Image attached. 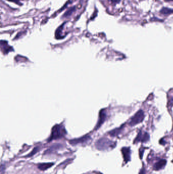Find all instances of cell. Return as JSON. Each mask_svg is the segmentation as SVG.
<instances>
[{
    "mask_svg": "<svg viewBox=\"0 0 173 174\" xmlns=\"http://www.w3.org/2000/svg\"><path fill=\"white\" fill-rule=\"evenodd\" d=\"M109 1L111 2L112 3L116 4L119 3L120 0H109Z\"/></svg>",
    "mask_w": 173,
    "mask_h": 174,
    "instance_id": "13",
    "label": "cell"
},
{
    "mask_svg": "<svg viewBox=\"0 0 173 174\" xmlns=\"http://www.w3.org/2000/svg\"><path fill=\"white\" fill-rule=\"evenodd\" d=\"M145 116L144 113L142 110H139L137 113L132 117L129 122V125L131 126H134V125L141 123L144 119Z\"/></svg>",
    "mask_w": 173,
    "mask_h": 174,
    "instance_id": "2",
    "label": "cell"
},
{
    "mask_svg": "<svg viewBox=\"0 0 173 174\" xmlns=\"http://www.w3.org/2000/svg\"><path fill=\"white\" fill-rule=\"evenodd\" d=\"M76 10V6H74V7H71L70 8H69L65 13L64 15H63V18H69V16L72 15V14Z\"/></svg>",
    "mask_w": 173,
    "mask_h": 174,
    "instance_id": "8",
    "label": "cell"
},
{
    "mask_svg": "<svg viewBox=\"0 0 173 174\" xmlns=\"http://www.w3.org/2000/svg\"><path fill=\"white\" fill-rule=\"evenodd\" d=\"M66 134L65 130L59 126H56L53 128L51 134V137H50L48 141H51L53 139L61 138L63 137Z\"/></svg>",
    "mask_w": 173,
    "mask_h": 174,
    "instance_id": "1",
    "label": "cell"
},
{
    "mask_svg": "<svg viewBox=\"0 0 173 174\" xmlns=\"http://www.w3.org/2000/svg\"><path fill=\"white\" fill-rule=\"evenodd\" d=\"M39 150H40V149H39V147H35L33 149V150L26 157H32V156H33L36 153H37L39 151Z\"/></svg>",
    "mask_w": 173,
    "mask_h": 174,
    "instance_id": "11",
    "label": "cell"
},
{
    "mask_svg": "<svg viewBox=\"0 0 173 174\" xmlns=\"http://www.w3.org/2000/svg\"><path fill=\"white\" fill-rule=\"evenodd\" d=\"M160 13L161 14H164L165 15H168L173 13V9L166 8V7H163L162 9L160 10Z\"/></svg>",
    "mask_w": 173,
    "mask_h": 174,
    "instance_id": "9",
    "label": "cell"
},
{
    "mask_svg": "<svg viewBox=\"0 0 173 174\" xmlns=\"http://www.w3.org/2000/svg\"><path fill=\"white\" fill-rule=\"evenodd\" d=\"M10 1H12V2H14V3H15L17 4L18 5H21L22 4H21V3L20 2V0H9Z\"/></svg>",
    "mask_w": 173,
    "mask_h": 174,
    "instance_id": "12",
    "label": "cell"
},
{
    "mask_svg": "<svg viewBox=\"0 0 173 174\" xmlns=\"http://www.w3.org/2000/svg\"><path fill=\"white\" fill-rule=\"evenodd\" d=\"M166 163V160H161L160 162H158L157 164H156V165H154V169L156 170H159V169L162 168L165 165Z\"/></svg>",
    "mask_w": 173,
    "mask_h": 174,
    "instance_id": "10",
    "label": "cell"
},
{
    "mask_svg": "<svg viewBox=\"0 0 173 174\" xmlns=\"http://www.w3.org/2000/svg\"><path fill=\"white\" fill-rule=\"evenodd\" d=\"M113 146L112 142L107 139H101L96 143V147L99 150L107 149Z\"/></svg>",
    "mask_w": 173,
    "mask_h": 174,
    "instance_id": "3",
    "label": "cell"
},
{
    "mask_svg": "<svg viewBox=\"0 0 173 174\" xmlns=\"http://www.w3.org/2000/svg\"><path fill=\"white\" fill-rule=\"evenodd\" d=\"M122 154L124 155V160L127 162L130 158V150L129 148H124L122 149Z\"/></svg>",
    "mask_w": 173,
    "mask_h": 174,
    "instance_id": "6",
    "label": "cell"
},
{
    "mask_svg": "<svg viewBox=\"0 0 173 174\" xmlns=\"http://www.w3.org/2000/svg\"><path fill=\"white\" fill-rule=\"evenodd\" d=\"M89 140V137H82L81 139H75V140H72L70 142L71 144L76 145L77 144H79V143H83V142H86Z\"/></svg>",
    "mask_w": 173,
    "mask_h": 174,
    "instance_id": "7",
    "label": "cell"
},
{
    "mask_svg": "<svg viewBox=\"0 0 173 174\" xmlns=\"http://www.w3.org/2000/svg\"><path fill=\"white\" fill-rule=\"evenodd\" d=\"M149 139V136L148 134L146 132H140L138 135V137L136 139V141L137 142H145L148 141Z\"/></svg>",
    "mask_w": 173,
    "mask_h": 174,
    "instance_id": "4",
    "label": "cell"
},
{
    "mask_svg": "<svg viewBox=\"0 0 173 174\" xmlns=\"http://www.w3.org/2000/svg\"><path fill=\"white\" fill-rule=\"evenodd\" d=\"M54 165V163H43L40 164L38 165V168L41 171H46L47 169Z\"/></svg>",
    "mask_w": 173,
    "mask_h": 174,
    "instance_id": "5",
    "label": "cell"
},
{
    "mask_svg": "<svg viewBox=\"0 0 173 174\" xmlns=\"http://www.w3.org/2000/svg\"><path fill=\"white\" fill-rule=\"evenodd\" d=\"M164 1L166 2H169V1H173V0H164Z\"/></svg>",
    "mask_w": 173,
    "mask_h": 174,
    "instance_id": "14",
    "label": "cell"
}]
</instances>
